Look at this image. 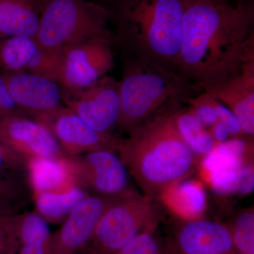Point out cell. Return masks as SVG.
Segmentation results:
<instances>
[{
    "label": "cell",
    "mask_w": 254,
    "mask_h": 254,
    "mask_svg": "<svg viewBox=\"0 0 254 254\" xmlns=\"http://www.w3.org/2000/svg\"><path fill=\"white\" fill-rule=\"evenodd\" d=\"M62 61L63 50L52 51L43 49L39 46L25 72L39 75L59 83Z\"/></svg>",
    "instance_id": "obj_27"
},
{
    "label": "cell",
    "mask_w": 254,
    "mask_h": 254,
    "mask_svg": "<svg viewBox=\"0 0 254 254\" xmlns=\"http://www.w3.org/2000/svg\"><path fill=\"white\" fill-rule=\"evenodd\" d=\"M111 45V38H100L65 47L59 83L67 89H83L104 77L114 67Z\"/></svg>",
    "instance_id": "obj_8"
},
{
    "label": "cell",
    "mask_w": 254,
    "mask_h": 254,
    "mask_svg": "<svg viewBox=\"0 0 254 254\" xmlns=\"http://www.w3.org/2000/svg\"><path fill=\"white\" fill-rule=\"evenodd\" d=\"M185 5L183 0H125L118 31L132 57L178 72Z\"/></svg>",
    "instance_id": "obj_3"
},
{
    "label": "cell",
    "mask_w": 254,
    "mask_h": 254,
    "mask_svg": "<svg viewBox=\"0 0 254 254\" xmlns=\"http://www.w3.org/2000/svg\"><path fill=\"white\" fill-rule=\"evenodd\" d=\"M2 76L16 105L37 121L61 107L57 82L25 71L4 72Z\"/></svg>",
    "instance_id": "obj_13"
},
{
    "label": "cell",
    "mask_w": 254,
    "mask_h": 254,
    "mask_svg": "<svg viewBox=\"0 0 254 254\" xmlns=\"http://www.w3.org/2000/svg\"><path fill=\"white\" fill-rule=\"evenodd\" d=\"M38 47L36 40L24 37L0 40V68L4 72L26 71Z\"/></svg>",
    "instance_id": "obj_24"
},
{
    "label": "cell",
    "mask_w": 254,
    "mask_h": 254,
    "mask_svg": "<svg viewBox=\"0 0 254 254\" xmlns=\"http://www.w3.org/2000/svg\"><path fill=\"white\" fill-rule=\"evenodd\" d=\"M199 93L180 73L132 57L119 82L118 127L128 133L157 115L173 113Z\"/></svg>",
    "instance_id": "obj_4"
},
{
    "label": "cell",
    "mask_w": 254,
    "mask_h": 254,
    "mask_svg": "<svg viewBox=\"0 0 254 254\" xmlns=\"http://www.w3.org/2000/svg\"><path fill=\"white\" fill-rule=\"evenodd\" d=\"M117 151L143 194L153 200L185 181L200 162L177 131L171 113L136 127L119 140Z\"/></svg>",
    "instance_id": "obj_2"
},
{
    "label": "cell",
    "mask_w": 254,
    "mask_h": 254,
    "mask_svg": "<svg viewBox=\"0 0 254 254\" xmlns=\"http://www.w3.org/2000/svg\"><path fill=\"white\" fill-rule=\"evenodd\" d=\"M18 254H52L50 244L20 246Z\"/></svg>",
    "instance_id": "obj_35"
},
{
    "label": "cell",
    "mask_w": 254,
    "mask_h": 254,
    "mask_svg": "<svg viewBox=\"0 0 254 254\" xmlns=\"http://www.w3.org/2000/svg\"><path fill=\"white\" fill-rule=\"evenodd\" d=\"M28 160L0 141V170H26Z\"/></svg>",
    "instance_id": "obj_31"
},
{
    "label": "cell",
    "mask_w": 254,
    "mask_h": 254,
    "mask_svg": "<svg viewBox=\"0 0 254 254\" xmlns=\"http://www.w3.org/2000/svg\"><path fill=\"white\" fill-rule=\"evenodd\" d=\"M38 122L49 129L66 156L96 150L117 151L120 138L95 131L67 108L60 107Z\"/></svg>",
    "instance_id": "obj_11"
},
{
    "label": "cell",
    "mask_w": 254,
    "mask_h": 254,
    "mask_svg": "<svg viewBox=\"0 0 254 254\" xmlns=\"http://www.w3.org/2000/svg\"><path fill=\"white\" fill-rule=\"evenodd\" d=\"M66 108L95 131L111 134L120 115L119 82L105 76L83 89H67L62 95Z\"/></svg>",
    "instance_id": "obj_9"
},
{
    "label": "cell",
    "mask_w": 254,
    "mask_h": 254,
    "mask_svg": "<svg viewBox=\"0 0 254 254\" xmlns=\"http://www.w3.org/2000/svg\"><path fill=\"white\" fill-rule=\"evenodd\" d=\"M65 162L73 185L89 194L117 196L130 190L129 174L115 150L66 156Z\"/></svg>",
    "instance_id": "obj_7"
},
{
    "label": "cell",
    "mask_w": 254,
    "mask_h": 254,
    "mask_svg": "<svg viewBox=\"0 0 254 254\" xmlns=\"http://www.w3.org/2000/svg\"><path fill=\"white\" fill-rule=\"evenodd\" d=\"M169 244L180 254H237L229 226L200 218L182 223Z\"/></svg>",
    "instance_id": "obj_14"
},
{
    "label": "cell",
    "mask_w": 254,
    "mask_h": 254,
    "mask_svg": "<svg viewBox=\"0 0 254 254\" xmlns=\"http://www.w3.org/2000/svg\"><path fill=\"white\" fill-rule=\"evenodd\" d=\"M164 250H165V254H180L170 244L166 245V247L164 248Z\"/></svg>",
    "instance_id": "obj_36"
},
{
    "label": "cell",
    "mask_w": 254,
    "mask_h": 254,
    "mask_svg": "<svg viewBox=\"0 0 254 254\" xmlns=\"http://www.w3.org/2000/svg\"><path fill=\"white\" fill-rule=\"evenodd\" d=\"M185 3L195 2V1H204V0H183Z\"/></svg>",
    "instance_id": "obj_37"
},
{
    "label": "cell",
    "mask_w": 254,
    "mask_h": 254,
    "mask_svg": "<svg viewBox=\"0 0 254 254\" xmlns=\"http://www.w3.org/2000/svg\"><path fill=\"white\" fill-rule=\"evenodd\" d=\"M33 195L44 192H61L73 186L65 158L28 159L26 167Z\"/></svg>",
    "instance_id": "obj_17"
},
{
    "label": "cell",
    "mask_w": 254,
    "mask_h": 254,
    "mask_svg": "<svg viewBox=\"0 0 254 254\" xmlns=\"http://www.w3.org/2000/svg\"><path fill=\"white\" fill-rule=\"evenodd\" d=\"M12 215H0V254H16L19 244L13 228Z\"/></svg>",
    "instance_id": "obj_30"
},
{
    "label": "cell",
    "mask_w": 254,
    "mask_h": 254,
    "mask_svg": "<svg viewBox=\"0 0 254 254\" xmlns=\"http://www.w3.org/2000/svg\"><path fill=\"white\" fill-rule=\"evenodd\" d=\"M11 218L15 236L20 246L50 245L52 235L48 222L36 211H23Z\"/></svg>",
    "instance_id": "obj_25"
},
{
    "label": "cell",
    "mask_w": 254,
    "mask_h": 254,
    "mask_svg": "<svg viewBox=\"0 0 254 254\" xmlns=\"http://www.w3.org/2000/svg\"><path fill=\"white\" fill-rule=\"evenodd\" d=\"M155 200L131 190L118 195L100 218L87 254H116L143 232L156 231Z\"/></svg>",
    "instance_id": "obj_6"
},
{
    "label": "cell",
    "mask_w": 254,
    "mask_h": 254,
    "mask_svg": "<svg viewBox=\"0 0 254 254\" xmlns=\"http://www.w3.org/2000/svg\"><path fill=\"white\" fill-rule=\"evenodd\" d=\"M89 193L73 186L61 192H44L33 195L35 211L48 223L62 224L73 208Z\"/></svg>",
    "instance_id": "obj_21"
},
{
    "label": "cell",
    "mask_w": 254,
    "mask_h": 254,
    "mask_svg": "<svg viewBox=\"0 0 254 254\" xmlns=\"http://www.w3.org/2000/svg\"><path fill=\"white\" fill-rule=\"evenodd\" d=\"M188 108L206 129L218 123L219 119L214 107V98L205 92L192 97L187 103Z\"/></svg>",
    "instance_id": "obj_28"
},
{
    "label": "cell",
    "mask_w": 254,
    "mask_h": 254,
    "mask_svg": "<svg viewBox=\"0 0 254 254\" xmlns=\"http://www.w3.org/2000/svg\"><path fill=\"white\" fill-rule=\"evenodd\" d=\"M214 107L216 110L219 122L223 124L227 127L229 133L232 138L246 136L242 132L238 120L231 110L215 98H214Z\"/></svg>",
    "instance_id": "obj_32"
},
{
    "label": "cell",
    "mask_w": 254,
    "mask_h": 254,
    "mask_svg": "<svg viewBox=\"0 0 254 254\" xmlns=\"http://www.w3.org/2000/svg\"><path fill=\"white\" fill-rule=\"evenodd\" d=\"M171 114L180 136L199 161L203 160L218 143L189 108L181 107Z\"/></svg>",
    "instance_id": "obj_22"
},
{
    "label": "cell",
    "mask_w": 254,
    "mask_h": 254,
    "mask_svg": "<svg viewBox=\"0 0 254 254\" xmlns=\"http://www.w3.org/2000/svg\"><path fill=\"white\" fill-rule=\"evenodd\" d=\"M117 196L88 195L82 200L51 235L52 254H81L86 251L100 218Z\"/></svg>",
    "instance_id": "obj_10"
},
{
    "label": "cell",
    "mask_w": 254,
    "mask_h": 254,
    "mask_svg": "<svg viewBox=\"0 0 254 254\" xmlns=\"http://www.w3.org/2000/svg\"><path fill=\"white\" fill-rule=\"evenodd\" d=\"M237 137L218 143L214 149L201 160L207 175L218 171L238 168L254 163V137Z\"/></svg>",
    "instance_id": "obj_18"
},
{
    "label": "cell",
    "mask_w": 254,
    "mask_h": 254,
    "mask_svg": "<svg viewBox=\"0 0 254 254\" xmlns=\"http://www.w3.org/2000/svg\"><path fill=\"white\" fill-rule=\"evenodd\" d=\"M24 115L11 98L2 74H0V119Z\"/></svg>",
    "instance_id": "obj_33"
},
{
    "label": "cell",
    "mask_w": 254,
    "mask_h": 254,
    "mask_svg": "<svg viewBox=\"0 0 254 254\" xmlns=\"http://www.w3.org/2000/svg\"><path fill=\"white\" fill-rule=\"evenodd\" d=\"M208 131L213 137V139L218 143L226 141L227 140L231 138L227 127L220 122H218L213 127L208 128Z\"/></svg>",
    "instance_id": "obj_34"
},
{
    "label": "cell",
    "mask_w": 254,
    "mask_h": 254,
    "mask_svg": "<svg viewBox=\"0 0 254 254\" xmlns=\"http://www.w3.org/2000/svg\"><path fill=\"white\" fill-rule=\"evenodd\" d=\"M116 254H165L155 230L143 232Z\"/></svg>",
    "instance_id": "obj_29"
},
{
    "label": "cell",
    "mask_w": 254,
    "mask_h": 254,
    "mask_svg": "<svg viewBox=\"0 0 254 254\" xmlns=\"http://www.w3.org/2000/svg\"><path fill=\"white\" fill-rule=\"evenodd\" d=\"M39 29L36 41L43 49L59 51L88 40L111 38L108 14L84 0H40Z\"/></svg>",
    "instance_id": "obj_5"
},
{
    "label": "cell",
    "mask_w": 254,
    "mask_h": 254,
    "mask_svg": "<svg viewBox=\"0 0 254 254\" xmlns=\"http://www.w3.org/2000/svg\"><path fill=\"white\" fill-rule=\"evenodd\" d=\"M206 176L212 190L218 195H247L254 191V163L218 170Z\"/></svg>",
    "instance_id": "obj_23"
},
{
    "label": "cell",
    "mask_w": 254,
    "mask_h": 254,
    "mask_svg": "<svg viewBox=\"0 0 254 254\" xmlns=\"http://www.w3.org/2000/svg\"><path fill=\"white\" fill-rule=\"evenodd\" d=\"M235 115L246 136L254 134V61L244 65L227 81L205 92Z\"/></svg>",
    "instance_id": "obj_15"
},
{
    "label": "cell",
    "mask_w": 254,
    "mask_h": 254,
    "mask_svg": "<svg viewBox=\"0 0 254 254\" xmlns=\"http://www.w3.org/2000/svg\"><path fill=\"white\" fill-rule=\"evenodd\" d=\"M0 141L28 159L66 157L45 125L24 115L0 119Z\"/></svg>",
    "instance_id": "obj_12"
},
{
    "label": "cell",
    "mask_w": 254,
    "mask_h": 254,
    "mask_svg": "<svg viewBox=\"0 0 254 254\" xmlns=\"http://www.w3.org/2000/svg\"><path fill=\"white\" fill-rule=\"evenodd\" d=\"M160 199L174 213L188 220L200 219L206 205L204 190L195 181L179 182L165 190Z\"/></svg>",
    "instance_id": "obj_19"
},
{
    "label": "cell",
    "mask_w": 254,
    "mask_h": 254,
    "mask_svg": "<svg viewBox=\"0 0 254 254\" xmlns=\"http://www.w3.org/2000/svg\"><path fill=\"white\" fill-rule=\"evenodd\" d=\"M40 11V0H0V40L15 36L36 40Z\"/></svg>",
    "instance_id": "obj_16"
},
{
    "label": "cell",
    "mask_w": 254,
    "mask_h": 254,
    "mask_svg": "<svg viewBox=\"0 0 254 254\" xmlns=\"http://www.w3.org/2000/svg\"><path fill=\"white\" fill-rule=\"evenodd\" d=\"M33 201L26 170H0V215L22 213Z\"/></svg>",
    "instance_id": "obj_20"
},
{
    "label": "cell",
    "mask_w": 254,
    "mask_h": 254,
    "mask_svg": "<svg viewBox=\"0 0 254 254\" xmlns=\"http://www.w3.org/2000/svg\"><path fill=\"white\" fill-rule=\"evenodd\" d=\"M229 227L237 254H254L253 209L239 214Z\"/></svg>",
    "instance_id": "obj_26"
},
{
    "label": "cell",
    "mask_w": 254,
    "mask_h": 254,
    "mask_svg": "<svg viewBox=\"0 0 254 254\" xmlns=\"http://www.w3.org/2000/svg\"><path fill=\"white\" fill-rule=\"evenodd\" d=\"M254 61V0L186 3L177 71L199 92Z\"/></svg>",
    "instance_id": "obj_1"
}]
</instances>
